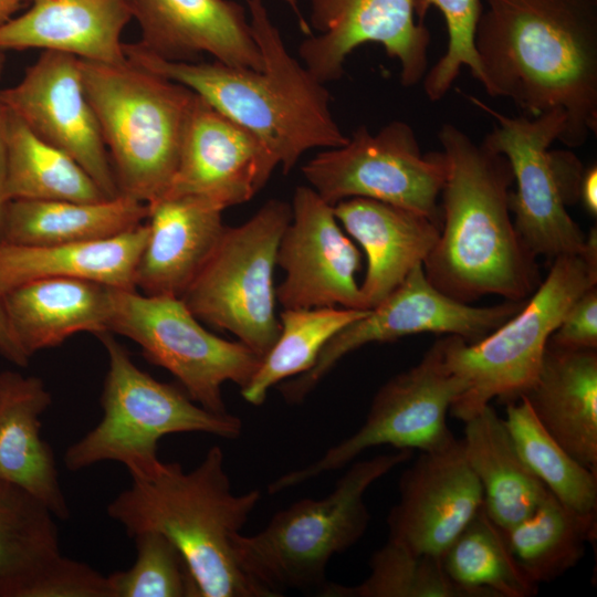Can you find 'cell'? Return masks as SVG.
Returning <instances> with one entry per match:
<instances>
[{
	"label": "cell",
	"mask_w": 597,
	"mask_h": 597,
	"mask_svg": "<svg viewBox=\"0 0 597 597\" xmlns=\"http://www.w3.org/2000/svg\"><path fill=\"white\" fill-rule=\"evenodd\" d=\"M28 0H0V25L14 17L23 2Z\"/></svg>",
	"instance_id": "45"
},
{
	"label": "cell",
	"mask_w": 597,
	"mask_h": 597,
	"mask_svg": "<svg viewBox=\"0 0 597 597\" xmlns=\"http://www.w3.org/2000/svg\"><path fill=\"white\" fill-rule=\"evenodd\" d=\"M148 235L147 223L98 240L48 247L0 244V295L42 277H70L136 290L135 272Z\"/></svg>",
	"instance_id": "27"
},
{
	"label": "cell",
	"mask_w": 597,
	"mask_h": 597,
	"mask_svg": "<svg viewBox=\"0 0 597 597\" xmlns=\"http://www.w3.org/2000/svg\"><path fill=\"white\" fill-rule=\"evenodd\" d=\"M6 144L3 197L7 202L11 200L96 202L111 199L78 163L36 136L7 107Z\"/></svg>",
	"instance_id": "30"
},
{
	"label": "cell",
	"mask_w": 597,
	"mask_h": 597,
	"mask_svg": "<svg viewBox=\"0 0 597 597\" xmlns=\"http://www.w3.org/2000/svg\"><path fill=\"white\" fill-rule=\"evenodd\" d=\"M283 1L286 2L287 6H290V8L293 10L294 14L298 19V24H300L301 30L307 35L312 34L308 22L305 21V19L303 18L301 13L297 0H283Z\"/></svg>",
	"instance_id": "46"
},
{
	"label": "cell",
	"mask_w": 597,
	"mask_h": 597,
	"mask_svg": "<svg viewBox=\"0 0 597 597\" xmlns=\"http://www.w3.org/2000/svg\"><path fill=\"white\" fill-rule=\"evenodd\" d=\"M55 516L23 490L0 481V597H24L61 555Z\"/></svg>",
	"instance_id": "32"
},
{
	"label": "cell",
	"mask_w": 597,
	"mask_h": 597,
	"mask_svg": "<svg viewBox=\"0 0 597 597\" xmlns=\"http://www.w3.org/2000/svg\"><path fill=\"white\" fill-rule=\"evenodd\" d=\"M523 397L546 431L597 473V350L547 343L538 374Z\"/></svg>",
	"instance_id": "26"
},
{
	"label": "cell",
	"mask_w": 597,
	"mask_h": 597,
	"mask_svg": "<svg viewBox=\"0 0 597 597\" xmlns=\"http://www.w3.org/2000/svg\"><path fill=\"white\" fill-rule=\"evenodd\" d=\"M526 301L472 306L439 291L427 279L422 264L417 265L378 305L337 332L307 371L282 381L280 392L289 404L302 402L343 357L370 343L427 332L478 342L516 314Z\"/></svg>",
	"instance_id": "13"
},
{
	"label": "cell",
	"mask_w": 597,
	"mask_h": 597,
	"mask_svg": "<svg viewBox=\"0 0 597 597\" xmlns=\"http://www.w3.org/2000/svg\"><path fill=\"white\" fill-rule=\"evenodd\" d=\"M24 597H112L108 577L59 555L33 579Z\"/></svg>",
	"instance_id": "39"
},
{
	"label": "cell",
	"mask_w": 597,
	"mask_h": 597,
	"mask_svg": "<svg viewBox=\"0 0 597 597\" xmlns=\"http://www.w3.org/2000/svg\"><path fill=\"white\" fill-rule=\"evenodd\" d=\"M431 7L441 12L448 31L444 54L422 78L426 95L436 102L444 97L463 66L470 69L472 76L480 82L474 33L483 7L480 0H415L417 20L423 22Z\"/></svg>",
	"instance_id": "38"
},
{
	"label": "cell",
	"mask_w": 597,
	"mask_h": 597,
	"mask_svg": "<svg viewBox=\"0 0 597 597\" xmlns=\"http://www.w3.org/2000/svg\"><path fill=\"white\" fill-rule=\"evenodd\" d=\"M310 34L298 46L303 65L321 83L343 76L347 56L365 43L380 44L400 65L404 86L428 71L430 32L416 19L415 0H312Z\"/></svg>",
	"instance_id": "15"
},
{
	"label": "cell",
	"mask_w": 597,
	"mask_h": 597,
	"mask_svg": "<svg viewBox=\"0 0 597 597\" xmlns=\"http://www.w3.org/2000/svg\"><path fill=\"white\" fill-rule=\"evenodd\" d=\"M335 217L363 248L367 270L359 285L364 310L386 298L436 245L441 226L406 208L369 198L333 206Z\"/></svg>",
	"instance_id": "22"
},
{
	"label": "cell",
	"mask_w": 597,
	"mask_h": 597,
	"mask_svg": "<svg viewBox=\"0 0 597 597\" xmlns=\"http://www.w3.org/2000/svg\"><path fill=\"white\" fill-rule=\"evenodd\" d=\"M552 163L566 205L579 199V186L584 169L578 158L570 151H551Z\"/></svg>",
	"instance_id": "41"
},
{
	"label": "cell",
	"mask_w": 597,
	"mask_h": 597,
	"mask_svg": "<svg viewBox=\"0 0 597 597\" xmlns=\"http://www.w3.org/2000/svg\"><path fill=\"white\" fill-rule=\"evenodd\" d=\"M463 422L464 453L481 484L483 509L506 530L532 514L549 492L524 463L491 405Z\"/></svg>",
	"instance_id": "28"
},
{
	"label": "cell",
	"mask_w": 597,
	"mask_h": 597,
	"mask_svg": "<svg viewBox=\"0 0 597 597\" xmlns=\"http://www.w3.org/2000/svg\"><path fill=\"white\" fill-rule=\"evenodd\" d=\"M118 195L149 203L165 195L177 168L195 93L126 59L81 60Z\"/></svg>",
	"instance_id": "6"
},
{
	"label": "cell",
	"mask_w": 597,
	"mask_h": 597,
	"mask_svg": "<svg viewBox=\"0 0 597 597\" xmlns=\"http://www.w3.org/2000/svg\"><path fill=\"white\" fill-rule=\"evenodd\" d=\"M259 490L235 494L224 454L211 447L191 471L163 462L108 505L107 514L129 537L154 531L181 553L198 597H264L239 566L233 535L241 532L260 502Z\"/></svg>",
	"instance_id": "4"
},
{
	"label": "cell",
	"mask_w": 597,
	"mask_h": 597,
	"mask_svg": "<svg viewBox=\"0 0 597 597\" xmlns=\"http://www.w3.org/2000/svg\"><path fill=\"white\" fill-rule=\"evenodd\" d=\"M0 355L4 357L10 363L20 366L25 367L29 364L30 358L25 355V353L21 349L19 344L17 343L6 313L2 305V300L0 295Z\"/></svg>",
	"instance_id": "42"
},
{
	"label": "cell",
	"mask_w": 597,
	"mask_h": 597,
	"mask_svg": "<svg viewBox=\"0 0 597 597\" xmlns=\"http://www.w3.org/2000/svg\"><path fill=\"white\" fill-rule=\"evenodd\" d=\"M262 69L159 57L138 43L124 44L127 59L198 94L254 134L289 174L304 153L345 145L329 107V93L287 51L263 0H247Z\"/></svg>",
	"instance_id": "3"
},
{
	"label": "cell",
	"mask_w": 597,
	"mask_h": 597,
	"mask_svg": "<svg viewBox=\"0 0 597 597\" xmlns=\"http://www.w3.org/2000/svg\"><path fill=\"white\" fill-rule=\"evenodd\" d=\"M548 343L567 349L597 348V285L575 300Z\"/></svg>",
	"instance_id": "40"
},
{
	"label": "cell",
	"mask_w": 597,
	"mask_h": 597,
	"mask_svg": "<svg viewBox=\"0 0 597 597\" xmlns=\"http://www.w3.org/2000/svg\"><path fill=\"white\" fill-rule=\"evenodd\" d=\"M147 207L148 235L135 287L146 295L181 297L220 241L223 209L193 196H165Z\"/></svg>",
	"instance_id": "21"
},
{
	"label": "cell",
	"mask_w": 597,
	"mask_h": 597,
	"mask_svg": "<svg viewBox=\"0 0 597 597\" xmlns=\"http://www.w3.org/2000/svg\"><path fill=\"white\" fill-rule=\"evenodd\" d=\"M277 166L254 134L195 93L177 168L163 197H199L224 210L249 201Z\"/></svg>",
	"instance_id": "18"
},
{
	"label": "cell",
	"mask_w": 597,
	"mask_h": 597,
	"mask_svg": "<svg viewBox=\"0 0 597 597\" xmlns=\"http://www.w3.org/2000/svg\"><path fill=\"white\" fill-rule=\"evenodd\" d=\"M326 202L369 198L421 213L441 226L438 199L446 176L443 151L422 154L412 127L392 121L371 134L356 128L345 145L326 148L303 167Z\"/></svg>",
	"instance_id": "12"
},
{
	"label": "cell",
	"mask_w": 597,
	"mask_h": 597,
	"mask_svg": "<svg viewBox=\"0 0 597 597\" xmlns=\"http://www.w3.org/2000/svg\"><path fill=\"white\" fill-rule=\"evenodd\" d=\"M483 506L481 484L457 438L420 452L401 474L399 500L387 517L388 540L440 557Z\"/></svg>",
	"instance_id": "19"
},
{
	"label": "cell",
	"mask_w": 597,
	"mask_h": 597,
	"mask_svg": "<svg viewBox=\"0 0 597 597\" xmlns=\"http://www.w3.org/2000/svg\"><path fill=\"white\" fill-rule=\"evenodd\" d=\"M438 139L447 176L440 235L422 264L427 279L467 304L491 294L528 298L542 280L536 256L511 216L514 176L509 160L451 123L441 126Z\"/></svg>",
	"instance_id": "2"
},
{
	"label": "cell",
	"mask_w": 597,
	"mask_h": 597,
	"mask_svg": "<svg viewBox=\"0 0 597 597\" xmlns=\"http://www.w3.org/2000/svg\"><path fill=\"white\" fill-rule=\"evenodd\" d=\"M51 402L39 377L0 373V481L23 490L56 519L67 520L70 507L53 450L41 437L40 418Z\"/></svg>",
	"instance_id": "24"
},
{
	"label": "cell",
	"mask_w": 597,
	"mask_h": 597,
	"mask_svg": "<svg viewBox=\"0 0 597 597\" xmlns=\"http://www.w3.org/2000/svg\"><path fill=\"white\" fill-rule=\"evenodd\" d=\"M495 122L482 140L509 160L515 191L509 203L517 234L533 255L554 260L583 251L586 234L566 210L549 147L564 132L566 116L551 111L535 117L507 116L469 96Z\"/></svg>",
	"instance_id": "14"
},
{
	"label": "cell",
	"mask_w": 597,
	"mask_h": 597,
	"mask_svg": "<svg viewBox=\"0 0 597 597\" xmlns=\"http://www.w3.org/2000/svg\"><path fill=\"white\" fill-rule=\"evenodd\" d=\"M114 287L78 279L42 277L1 295L10 329L25 355L69 337L109 332Z\"/></svg>",
	"instance_id": "25"
},
{
	"label": "cell",
	"mask_w": 597,
	"mask_h": 597,
	"mask_svg": "<svg viewBox=\"0 0 597 597\" xmlns=\"http://www.w3.org/2000/svg\"><path fill=\"white\" fill-rule=\"evenodd\" d=\"M0 103L41 139L71 156L107 198L118 196L115 175L94 109L84 90L81 59L42 51Z\"/></svg>",
	"instance_id": "16"
},
{
	"label": "cell",
	"mask_w": 597,
	"mask_h": 597,
	"mask_svg": "<svg viewBox=\"0 0 597 597\" xmlns=\"http://www.w3.org/2000/svg\"><path fill=\"white\" fill-rule=\"evenodd\" d=\"M147 203L118 195L96 202L11 200L1 244L48 247L106 239L143 223Z\"/></svg>",
	"instance_id": "29"
},
{
	"label": "cell",
	"mask_w": 597,
	"mask_h": 597,
	"mask_svg": "<svg viewBox=\"0 0 597 597\" xmlns=\"http://www.w3.org/2000/svg\"><path fill=\"white\" fill-rule=\"evenodd\" d=\"M411 455L398 450L354 461L326 496L292 503L253 535L234 534L239 566L264 597L287 589L321 594L332 557L355 545L370 523L367 490Z\"/></svg>",
	"instance_id": "5"
},
{
	"label": "cell",
	"mask_w": 597,
	"mask_h": 597,
	"mask_svg": "<svg viewBox=\"0 0 597 597\" xmlns=\"http://www.w3.org/2000/svg\"><path fill=\"white\" fill-rule=\"evenodd\" d=\"M368 311L339 306L283 308L280 335L241 388L243 399L253 406L262 405L271 387L307 371L325 344Z\"/></svg>",
	"instance_id": "35"
},
{
	"label": "cell",
	"mask_w": 597,
	"mask_h": 597,
	"mask_svg": "<svg viewBox=\"0 0 597 597\" xmlns=\"http://www.w3.org/2000/svg\"><path fill=\"white\" fill-rule=\"evenodd\" d=\"M462 389L461 381L447 366L442 337L417 365L378 389L359 429L317 460L276 478L268 492L276 494L339 470L369 448L391 446L426 452L447 447L455 439L448 428L447 413Z\"/></svg>",
	"instance_id": "11"
},
{
	"label": "cell",
	"mask_w": 597,
	"mask_h": 597,
	"mask_svg": "<svg viewBox=\"0 0 597 597\" xmlns=\"http://www.w3.org/2000/svg\"><path fill=\"white\" fill-rule=\"evenodd\" d=\"M579 199L585 209L594 217L597 214V167L590 166L584 170L580 186Z\"/></svg>",
	"instance_id": "44"
},
{
	"label": "cell",
	"mask_w": 597,
	"mask_h": 597,
	"mask_svg": "<svg viewBox=\"0 0 597 597\" xmlns=\"http://www.w3.org/2000/svg\"><path fill=\"white\" fill-rule=\"evenodd\" d=\"M292 207L268 200L249 220L226 227L214 251L180 297L213 328L227 331L264 357L280 335L274 268Z\"/></svg>",
	"instance_id": "9"
},
{
	"label": "cell",
	"mask_w": 597,
	"mask_h": 597,
	"mask_svg": "<svg viewBox=\"0 0 597 597\" xmlns=\"http://www.w3.org/2000/svg\"><path fill=\"white\" fill-rule=\"evenodd\" d=\"M108 359L101 406V421L63 457L67 470L76 472L96 463L124 464L132 478L145 476L161 463L158 442L174 433L201 432L235 439L241 420L216 413L195 402L185 390L158 381L133 362L113 333L96 335Z\"/></svg>",
	"instance_id": "8"
},
{
	"label": "cell",
	"mask_w": 597,
	"mask_h": 597,
	"mask_svg": "<svg viewBox=\"0 0 597 597\" xmlns=\"http://www.w3.org/2000/svg\"><path fill=\"white\" fill-rule=\"evenodd\" d=\"M136 559L127 570L107 575L112 597H198V589L181 553L154 531L132 537Z\"/></svg>",
	"instance_id": "37"
},
{
	"label": "cell",
	"mask_w": 597,
	"mask_h": 597,
	"mask_svg": "<svg viewBox=\"0 0 597 597\" xmlns=\"http://www.w3.org/2000/svg\"><path fill=\"white\" fill-rule=\"evenodd\" d=\"M6 51L0 50V76L4 69ZM6 158H7V144H6V107L0 103V244L2 241V224L7 201L3 197V181L6 174Z\"/></svg>",
	"instance_id": "43"
},
{
	"label": "cell",
	"mask_w": 597,
	"mask_h": 597,
	"mask_svg": "<svg viewBox=\"0 0 597 597\" xmlns=\"http://www.w3.org/2000/svg\"><path fill=\"white\" fill-rule=\"evenodd\" d=\"M440 561L448 576L472 597H532L538 590L513 557L503 530L483 506Z\"/></svg>",
	"instance_id": "33"
},
{
	"label": "cell",
	"mask_w": 597,
	"mask_h": 597,
	"mask_svg": "<svg viewBox=\"0 0 597 597\" xmlns=\"http://www.w3.org/2000/svg\"><path fill=\"white\" fill-rule=\"evenodd\" d=\"M29 9L0 25V50L40 49L97 63H122L133 20L128 0H28Z\"/></svg>",
	"instance_id": "23"
},
{
	"label": "cell",
	"mask_w": 597,
	"mask_h": 597,
	"mask_svg": "<svg viewBox=\"0 0 597 597\" xmlns=\"http://www.w3.org/2000/svg\"><path fill=\"white\" fill-rule=\"evenodd\" d=\"M597 285V231L590 229L582 252L553 260L549 272L523 307L474 343L446 335L444 359L461 381L462 392L450 408L461 421L494 398L519 399L534 383L553 332L575 300Z\"/></svg>",
	"instance_id": "7"
},
{
	"label": "cell",
	"mask_w": 597,
	"mask_h": 597,
	"mask_svg": "<svg viewBox=\"0 0 597 597\" xmlns=\"http://www.w3.org/2000/svg\"><path fill=\"white\" fill-rule=\"evenodd\" d=\"M142 31L138 44L170 61L210 54L223 64L261 70L247 9L232 0H128Z\"/></svg>",
	"instance_id": "20"
},
{
	"label": "cell",
	"mask_w": 597,
	"mask_h": 597,
	"mask_svg": "<svg viewBox=\"0 0 597 597\" xmlns=\"http://www.w3.org/2000/svg\"><path fill=\"white\" fill-rule=\"evenodd\" d=\"M503 532L516 563L538 586L579 563L596 537V516L576 514L549 493L532 514Z\"/></svg>",
	"instance_id": "31"
},
{
	"label": "cell",
	"mask_w": 597,
	"mask_h": 597,
	"mask_svg": "<svg viewBox=\"0 0 597 597\" xmlns=\"http://www.w3.org/2000/svg\"><path fill=\"white\" fill-rule=\"evenodd\" d=\"M109 332L138 344L148 362L171 373L195 402L216 413L228 412L222 385L243 388L262 360L241 342L207 331L180 297L114 287Z\"/></svg>",
	"instance_id": "10"
},
{
	"label": "cell",
	"mask_w": 597,
	"mask_h": 597,
	"mask_svg": "<svg viewBox=\"0 0 597 597\" xmlns=\"http://www.w3.org/2000/svg\"><path fill=\"white\" fill-rule=\"evenodd\" d=\"M291 207L276 253V265L285 271L275 289L277 301L283 308L364 310L356 281L362 255L341 229L333 206L310 186H298Z\"/></svg>",
	"instance_id": "17"
},
{
	"label": "cell",
	"mask_w": 597,
	"mask_h": 597,
	"mask_svg": "<svg viewBox=\"0 0 597 597\" xmlns=\"http://www.w3.org/2000/svg\"><path fill=\"white\" fill-rule=\"evenodd\" d=\"M480 83L523 115L559 109V142L597 133V0H486L474 33Z\"/></svg>",
	"instance_id": "1"
},
{
	"label": "cell",
	"mask_w": 597,
	"mask_h": 597,
	"mask_svg": "<svg viewBox=\"0 0 597 597\" xmlns=\"http://www.w3.org/2000/svg\"><path fill=\"white\" fill-rule=\"evenodd\" d=\"M370 573L355 586L328 583L326 597H472L446 573L440 557L387 540L369 562Z\"/></svg>",
	"instance_id": "36"
},
{
	"label": "cell",
	"mask_w": 597,
	"mask_h": 597,
	"mask_svg": "<svg viewBox=\"0 0 597 597\" xmlns=\"http://www.w3.org/2000/svg\"><path fill=\"white\" fill-rule=\"evenodd\" d=\"M504 422L522 460L546 490L574 513L596 516L597 473L546 431L523 396L506 404Z\"/></svg>",
	"instance_id": "34"
}]
</instances>
